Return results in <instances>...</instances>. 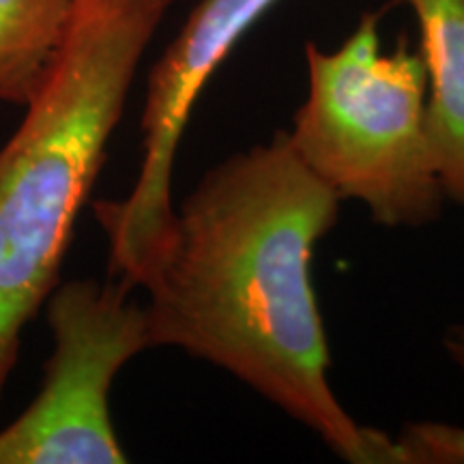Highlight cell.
<instances>
[{"instance_id": "cell-7", "label": "cell", "mask_w": 464, "mask_h": 464, "mask_svg": "<svg viewBox=\"0 0 464 464\" xmlns=\"http://www.w3.org/2000/svg\"><path fill=\"white\" fill-rule=\"evenodd\" d=\"M78 0H0V103L24 108L54 67Z\"/></svg>"}, {"instance_id": "cell-8", "label": "cell", "mask_w": 464, "mask_h": 464, "mask_svg": "<svg viewBox=\"0 0 464 464\" xmlns=\"http://www.w3.org/2000/svg\"><path fill=\"white\" fill-rule=\"evenodd\" d=\"M393 462H445L464 464V430L445 423L406 426L393 439Z\"/></svg>"}, {"instance_id": "cell-4", "label": "cell", "mask_w": 464, "mask_h": 464, "mask_svg": "<svg viewBox=\"0 0 464 464\" xmlns=\"http://www.w3.org/2000/svg\"><path fill=\"white\" fill-rule=\"evenodd\" d=\"M121 280L58 282L45 299L52 355L42 390L0 430V464H121L110 415L116 374L150 348L147 307Z\"/></svg>"}, {"instance_id": "cell-5", "label": "cell", "mask_w": 464, "mask_h": 464, "mask_svg": "<svg viewBox=\"0 0 464 464\" xmlns=\"http://www.w3.org/2000/svg\"><path fill=\"white\" fill-rule=\"evenodd\" d=\"M277 0H200L149 73L140 121L142 160L121 200L92 205L110 246V276L136 288L174 219L172 172L202 89L246 33Z\"/></svg>"}, {"instance_id": "cell-3", "label": "cell", "mask_w": 464, "mask_h": 464, "mask_svg": "<svg viewBox=\"0 0 464 464\" xmlns=\"http://www.w3.org/2000/svg\"><path fill=\"white\" fill-rule=\"evenodd\" d=\"M381 11H365L338 50L305 45L307 97L290 147L340 200L387 228L426 226L443 211L426 125L428 72L406 34L381 50Z\"/></svg>"}, {"instance_id": "cell-9", "label": "cell", "mask_w": 464, "mask_h": 464, "mask_svg": "<svg viewBox=\"0 0 464 464\" xmlns=\"http://www.w3.org/2000/svg\"><path fill=\"white\" fill-rule=\"evenodd\" d=\"M443 346L451 362L464 372V324H454L443 335Z\"/></svg>"}, {"instance_id": "cell-1", "label": "cell", "mask_w": 464, "mask_h": 464, "mask_svg": "<svg viewBox=\"0 0 464 464\" xmlns=\"http://www.w3.org/2000/svg\"><path fill=\"white\" fill-rule=\"evenodd\" d=\"M340 202L276 131L202 177L138 286L150 348L226 370L348 462H392L393 439L359 426L329 381L312 258Z\"/></svg>"}, {"instance_id": "cell-2", "label": "cell", "mask_w": 464, "mask_h": 464, "mask_svg": "<svg viewBox=\"0 0 464 464\" xmlns=\"http://www.w3.org/2000/svg\"><path fill=\"white\" fill-rule=\"evenodd\" d=\"M177 0H78L65 45L0 147V402L26 324L61 282L75 219L138 65Z\"/></svg>"}, {"instance_id": "cell-6", "label": "cell", "mask_w": 464, "mask_h": 464, "mask_svg": "<svg viewBox=\"0 0 464 464\" xmlns=\"http://www.w3.org/2000/svg\"><path fill=\"white\" fill-rule=\"evenodd\" d=\"M428 72L426 125L445 198L464 207V0H406Z\"/></svg>"}]
</instances>
